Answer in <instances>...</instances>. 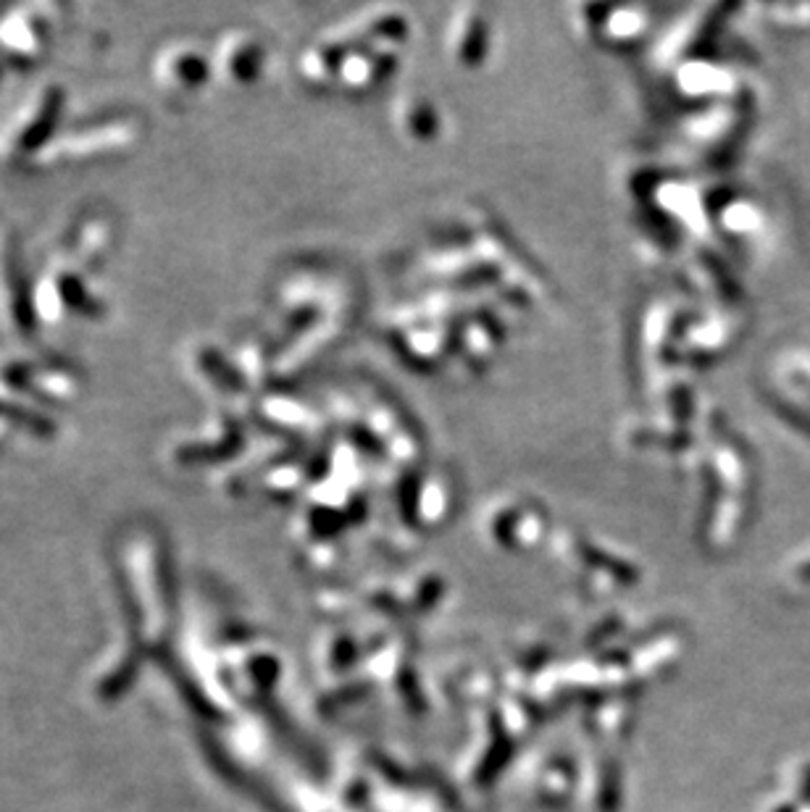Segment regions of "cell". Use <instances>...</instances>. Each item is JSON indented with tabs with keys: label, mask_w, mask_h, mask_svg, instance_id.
<instances>
[{
	"label": "cell",
	"mask_w": 810,
	"mask_h": 812,
	"mask_svg": "<svg viewBox=\"0 0 810 812\" xmlns=\"http://www.w3.org/2000/svg\"><path fill=\"white\" fill-rule=\"evenodd\" d=\"M64 103L66 95L61 88H45L26 101L0 137V163L24 166L40 161L53 145L56 126L61 124Z\"/></svg>",
	"instance_id": "1"
},
{
	"label": "cell",
	"mask_w": 810,
	"mask_h": 812,
	"mask_svg": "<svg viewBox=\"0 0 810 812\" xmlns=\"http://www.w3.org/2000/svg\"><path fill=\"white\" fill-rule=\"evenodd\" d=\"M9 431H11V424L0 421V444H3V439H5V435H9Z\"/></svg>",
	"instance_id": "5"
},
{
	"label": "cell",
	"mask_w": 810,
	"mask_h": 812,
	"mask_svg": "<svg viewBox=\"0 0 810 812\" xmlns=\"http://www.w3.org/2000/svg\"><path fill=\"white\" fill-rule=\"evenodd\" d=\"M53 9L30 5L16 9L9 19L0 22V48L11 61L26 64L37 61L48 53V40H53Z\"/></svg>",
	"instance_id": "4"
},
{
	"label": "cell",
	"mask_w": 810,
	"mask_h": 812,
	"mask_svg": "<svg viewBox=\"0 0 810 812\" xmlns=\"http://www.w3.org/2000/svg\"><path fill=\"white\" fill-rule=\"evenodd\" d=\"M211 77V61L190 43H171L153 61V79L169 101L195 95Z\"/></svg>",
	"instance_id": "3"
},
{
	"label": "cell",
	"mask_w": 810,
	"mask_h": 812,
	"mask_svg": "<svg viewBox=\"0 0 810 812\" xmlns=\"http://www.w3.org/2000/svg\"><path fill=\"white\" fill-rule=\"evenodd\" d=\"M82 129L69 132L66 137H58L50 148L56 150L58 161H95V158L114 156L116 150L130 148L137 137V122L132 116L114 113L109 119H98L95 124H79ZM48 148V153H50Z\"/></svg>",
	"instance_id": "2"
}]
</instances>
